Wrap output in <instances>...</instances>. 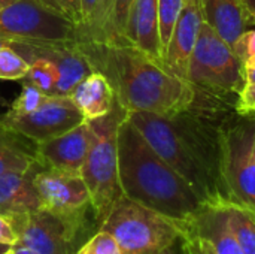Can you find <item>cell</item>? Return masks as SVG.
Wrapping results in <instances>:
<instances>
[{
    "instance_id": "f6af8a7d",
    "label": "cell",
    "mask_w": 255,
    "mask_h": 254,
    "mask_svg": "<svg viewBox=\"0 0 255 254\" xmlns=\"http://www.w3.org/2000/svg\"><path fill=\"white\" fill-rule=\"evenodd\" d=\"M10 254H15V252H13V249H12V252H10Z\"/></svg>"
},
{
    "instance_id": "277c9868",
    "label": "cell",
    "mask_w": 255,
    "mask_h": 254,
    "mask_svg": "<svg viewBox=\"0 0 255 254\" xmlns=\"http://www.w3.org/2000/svg\"><path fill=\"white\" fill-rule=\"evenodd\" d=\"M127 111L117 102L114 109L90 124V148L81 169L100 226L123 196L118 175V129Z\"/></svg>"
},
{
    "instance_id": "4dcf8cb0",
    "label": "cell",
    "mask_w": 255,
    "mask_h": 254,
    "mask_svg": "<svg viewBox=\"0 0 255 254\" xmlns=\"http://www.w3.org/2000/svg\"><path fill=\"white\" fill-rule=\"evenodd\" d=\"M112 3H114V0H100V3H99V12H97V18H96L93 39H91V42H94V43L105 42V31H106V25L109 21Z\"/></svg>"
},
{
    "instance_id": "8992f818",
    "label": "cell",
    "mask_w": 255,
    "mask_h": 254,
    "mask_svg": "<svg viewBox=\"0 0 255 254\" xmlns=\"http://www.w3.org/2000/svg\"><path fill=\"white\" fill-rule=\"evenodd\" d=\"M0 37L33 46L70 45L82 40L79 28L39 0H15L0 9Z\"/></svg>"
},
{
    "instance_id": "6da1fadb",
    "label": "cell",
    "mask_w": 255,
    "mask_h": 254,
    "mask_svg": "<svg viewBox=\"0 0 255 254\" xmlns=\"http://www.w3.org/2000/svg\"><path fill=\"white\" fill-rule=\"evenodd\" d=\"M81 48L94 70L111 81L118 103L127 111L152 112L164 117L185 114L196 99V87L169 72L130 45H106L81 40Z\"/></svg>"
},
{
    "instance_id": "e575fe53",
    "label": "cell",
    "mask_w": 255,
    "mask_h": 254,
    "mask_svg": "<svg viewBox=\"0 0 255 254\" xmlns=\"http://www.w3.org/2000/svg\"><path fill=\"white\" fill-rule=\"evenodd\" d=\"M245 84H255V55L248 57L242 61Z\"/></svg>"
},
{
    "instance_id": "44dd1931",
    "label": "cell",
    "mask_w": 255,
    "mask_h": 254,
    "mask_svg": "<svg viewBox=\"0 0 255 254\" xmlns=\"http://www.w3.org/2000/svg\"><path fill=\"white\" fill-rule=\"evenodd\" d=\"M227 223L245 254H255V213L232 201H224Z\"/></svg>"
},
{
    "instance_id": "2e32d148",
    "label": "cell",
    "mask_w": 255,
    "mask_h": 254,
    "mask_svg": "<svg viewBox=\"0 0 255 254\" xmlns=\"http://www.w3.org/2000/svg\"><path fill=\"white\" fill-rule=\"evenodd\" d=\"M45 55L52 61L57 70L54 94L70 96L75 87L94 72L90 58L81 48V42L48 48L45 49Z\"/></svg>"
},
{
    "instance_id": "5bb4252c",
    "label": "cell",
    "mask_w": 255,
    "mask_h": 254,
    "mask_svg": "<svg viewBox=\"0 0 255 254\" xmlns=\"http://www.w3.org/2000/svg\"><path fill=\"white\" fill-rule=\"evenodd\" d=\"M203 21L233 48L255 27V15L245 0H202Z\"/></svg>"
},
{
    "instance_id": "4fadbf2b",
    "label": "cell",
    "mask_w": 255,
    "mask_h": 254,
    "mask_svg": "<svg viewBox=\"0 0 255 254\" xmlns=\"http://www.w3.org/2000/svg\"><path fill=\"white\" fill-rule=\"evenodd\" d=\"M202 24H203L202 3H185L184 10L170 36L169 45L164 51L163 66L169 72L184 79H187L190 60L194 52Z\"/></svg>"
},
{
    "instance_id": "ffe728a7",
    "label": "cell",
    "mask_w": 255,
    "mask_h": 254,
    "mask_svg": "<svg viewBox=\"0 0 255 254\" xmlns=\"http://www.w3.org/2000/svg\"><path fill=\"white\" fill-rule=\"evenodd\" d=\"M36 142L0 123V175L27 172L37 163Z\"/></svg>"
},
{
    "instance_id": "8d00e7d4",
    "label": "cell",
    "mask_w": 255,
    "mask_h": 254,
    "mask_svg": "<svg viewBox=\"0 0 255 254\" xmlns=\"http://www.w3.org/2000/svg\"><path fill=\"white\" fill-rule=\"evenodd\" d=\"M157 254H182V246H181V238L178 241H175L173 244H170L169 247H166L164 250H161Z\"/></svg>"
},
{
    "instance_id": "83f0119b",
    "label": "cell",
    "mask_w": 255,
    "mask_h": 254,
    "mask_svg": "<svg viewBox=\"0 0 255 254\" xmlns=\"http://www.w3.org/2000/svg\"><path fill=\"white\" fill-rule=\"evenodd\" d=\"M181 246L182 254H217L212 244L205 237H202L190 228L182 229Z\"/></svg>"
},
{
    "instance_id": "d590c367",
    "label": "cell",
    "mask_w": 255,
    "mask_h": 254,
    "mask_svg": "<svg viewBox=\"0 0 255 254\" xmlns=\"http://www.w3.org/2000/svg\"><path fill=\"white\" fill-rule=\"evenodd\" d=\"M3 46H15V48H18V52H19L24 58L31 52V49H33V48H36V46H33V45L16 43V42H13V40L4 39V37H0V48H3Z\"/></svg>"
},
{
    "instance_id": "d6986e66",
    "label": "cell",
    "mask_w": 255,
    "mask_h": 254,
    "mask_svg": "<svg viewBox=\"0 0 255 254\" xmlns=\"http://www.w3.org/2000/svg\"><path fill=\"white\" fill-rule=\"evenodd\" d=\"M223 202L206 204L200 214L185 228L205 237L212 244L217 254H245L230 231Z\"/></svg>"
},
{
    "instance_id": "f35d334b",
    "label": "cell",
    "mask_w": 255,
    "mask_h": 254,
    "mask_svg": "<svg viewBox=\"0 0 255 254\" xmlns=\"http://www.w3.org/2000/svg\"><path fill=\"white\" fill-rule=\"evenodd\" d=\"M245 1H247V4H248L250 10H251V12L255 15V0H245Z\"/></svg>"
},
{
    "instance_id": "7a4b0ae2",
    "label": "cell",
    "mask_w": 255,
    "mask_h": 254,
    "mask_svg": "<svg viewBox=\"0 0 255 254\" xmlns=\"http://www.w3.org/2000/svg\"><path fill=\"white\" fill-rule=\"evenodd\" d=\"M118 175L123 196L182 228L206 205L199 193L146 144L127 117L118 129Z\"/></svg>"
},
{
    "instance_id": "1f68e13d",
    "label": "cell",
    "mask_w": 255,
    "mask_h": 254,
    "mask_svg": "<svg viewBox=\"0 0 255 254\" xmlns=\"http://www.w3.org/2000/svg\"><path fill=\"white\" fill-rule=\"evenodd\" d=\"M235 52L239 55V58L244 61L245 58L248 57H253L255 55V27L248 30L242 37L241 40L236 43V46L233 48Z\"/></svg>"
},
{
    "instance_id": "cb8c5ba5",
    "label": "cell",
    "mask_w": 255,
    "mask_h": 254,
    "mask_svg": "<svg viewBox=\"0 0 255 254\" xmlns=\"http://www.w3.org/2000/svg\"><path fill=\"white\" fill-rule=\"evenodd\" d=\"M184 6L185 0H158V34L163 57Z\"/></svg>"
},
{
    "instance_id": "b9f144b4",
    "label": "cell",
    "mask_w": 255,
    "mask_h": 254,
    "mask_svg": "<svg viewBox=\"0 0 255 254\" xmlns=\"http://www.w3.org/2000/svg\"><path fill=\"white\" fill-rule=\"evenodd\" d=\"M185 3H202V0H185Z\"/></svg>"
},
{
    "instance_id": "9c48e42d",
    "label": "cell",
    "mask_w": 255,
    "mask_h": 254,
    "mask_svg": "<svg viewBox=\"0 0 255 254\" xmlns=\"http://www.w3.org/2000/svg\"><path fill=\"white\" fill-rule=\"evenodd\" d=\"M187 79L194 87L238 94L245 85L242 60L233 46L205 21L190 60Z\"/></svg>"
},
{
    "instance_id": "5b68a950",
    "label": "cell",
    "mask_w": 255,
    "mask_h": 254,
    "mask_svg": "<svg viewBox=\"0 0 255 254\" xmlns=\"http://www.w3.org/2000/svg\"><path fill=\"white\" fill-rule=\"evenodd\" d=\"M182 226L176 222L121 196L100 231L111 234L123 254H157L182 235Z\"/></svg>"
},
{
    "instance_id": "ab89813d",
    "label": "cell",
    "mask_w": 255,
    "mask_h": 254,
    "mask_svg": "<svg viewBox=\"0 0 255 254\" xmlns=\"http://www.w3.org/2000/svg\"><path fill=\"white\" fill-rule=\"evenodd\" d=\"M12 1H15V0H0V9H3L4 6L10 4Z\"/></svg>"
},
{
    "instance_id": "7c38bea8",
    "label": "cell",
    "mask_w": 255,
    "mask_h": 254,
    "mask_svg": "<svg viewBox=\"0 0 255 254\" xmlns=\"http://www.w3.org/2000/svg\"><path fill=\"white\" fill-rule=\"evenodd\" d=\"M90 148V124L82 121L72 130L36 145L37 163L43 168L79 174Z\"/></svg>"
},
{
    "instance_id": "ac0fdd59",
    "label": "cell",
    "mask_w": 255,
    "mask_h": 254,
    "mask_svg": "<svg viewBox=\"0 0 255 254\" xmlns=\"http://www.w3.org/2000/svg\"><path fill=\"white\" fill-rule=\"evenodd\" d=\"M70 97L85 120H96L109 114L118 102L111 81L99 70L84 78L70 93Z\"/></svg>"
},
{
    "instance_id": "484cf974",
    "label": "cell",
    "mask_w": 255,
    "mask_h": 254,
    "mask_svg": "<svg viewBox=\"0 0 255 254\" xmlns=\"http://www.w3.org/2000/svg\"><path fill=\"white\" fill-rule=\"evenodd\" d=\"M48 96L49 94H45L37 87H34V85H31L28 82H22L21 93L18 94V97L13 100V103L7 109V114H10V115H22V114L31 112L36 108H39Z\"/></svg>"
},
{
    "instance_id": "74e56055",
    "label": "cell",
    "mask_w": 255,
    "mask_h": 254,
    "mask_svg": "<svg viewBox=\"0 0 255 254\" xmlns=\"http://www.w3.org/2000/svg\"><path fill=\"white\" fill-rule=\"evenodd\" d=\"M12 249H13L15 254H37L36 252H33L30 249H25V247H21V246H15Z\"/></svg>"
},
{
    "instance_id": "30bf717a",
    "label": "cell",
    "mask_w": 255,
    "mask_h": 254,
    "mask_svg": "<svg viewBox=\"0 0 255 254\" xmlns=\"http://www.w3.org/2000/svg\"><path fill=\"white\" fill-rule=\"evenodd\" d=\"M9 219L19 237L16 246L30 249L37 254H75L91 238L88 234L67 225L45 210L12 214Z\"/></svg>"
},
{
    "instance_id": "7402d4cb",
    "label": "cell",
    "mask_w": 255,
    "mask_h": 254,
    "mask_svg": "<svg viewBox=\"0 0 255 254\" xmlns=\"http://www.w3.org/2000/svg\"><path fill=\"white\" fill-rule=\"evenodd\" d=\"M49 48H52V46H49ZM45 49H48V48L40 49L37 52V55H34L28 61L30 63L28 72L24 76V79H21V81L37 87L45 94H54V88H55V82H57V70H55V66L52 64V61L45 55Z\"/></svg>"
},
{
    "instance_id": "ba28073f",
    "label": "cell",
    "mask_w": 255,
    "mask_h": 254,
    "mask_svg": "<svg viewBox=\"0 0 255 254\" xmlns=\"http://www.w3.org/2000/svg\"><path fill=\"white\" fill-rule=\"evenodd\" d=\"M254 123H241L218 133L220 175L229 201L255 213Z\"/></svg>"
},
{
    "instance_id": "60d3db41",
    "label": "cell",
    "mask_w": 255,
    "mask_h": 254,
    "mask_svg": "<svg viewBox=\"0 0 255 254\" xmlns=\"http://www.w3.org/2000/svg\"><path fill=\"white\" fill-rule=\"evenodd\" d=\"M12 247H9V246H4V244H0V254L6 253L7 250H10Z\"/></svg>"
},
{
    "instance_id": "ee69618b",
    "label": "cell",
    "mask_w": 255,
    "mask_h": 254,
    "mask_svg": "<svg viewBox=\"0 0 255 254\" xmlns=\"http://www.w3.org/2000/svg\"><path fill=\"white\" fill-rule=\"evenodd\" d=\"M254 151H255V129H254Z\"/></svg>"
},
{
    "instance_id": "9a60e30c",
    "label": "cell",
    "mask_w": 255,
    "mask_h": 254,
    "mask_svg": "<svg viewBox=\"0 0 255 254\" xmlns=\"http://www.w3.org/2000/svg\"><path fill=\"white\" fill-rule=\"evenodd\" d=\"M126 42L163 64L158 34V0H134L127 22Z\"/></svg>"
},
{
    "instance_id": "d4e9b609",
    "label": "cell",
    "mask_w": 255,
    "mask_h": 254,
    "mask_svg": "<svg viewBox=\"0 0 255 254\" xmlns=\"http://www.w3.org/2000/svg\"><path fill=\"white\" fill-rule=\"evenodd\" d=\"M30 63L18 52L15 46L0 48V79L21 81L27 75Z\"/></svg>"
},
{
    "instance_id": "603a6c76",
    "label": "cell",
    "mask_w": 255,
    "mask_h": 254,
    "mask_svg": "<svg viewBox=\"0 0 255 254\" xmlns=\"http://www.w3.org/2000/svg\"><path fill=\"white\" fill-rule=\"evenodd\" d=\"M134 0H114L109 21L105 31V42L106 45H127L126 42V30L130 16V10Z\"/></svg>"
},
{
    "instance_id": "8fae6325",
    "label": "cell",
    "mask_w": 255,
    "mask_h": 254,
    "mask_svg": "<svg viewBox=\"0 0 255 254\" xmlns=\"http://www.w3.org/2000/svg\"><path fill=\"white\" fill-rule=\"evenodd\" d=\"M85 121L70 96L49 94L43 103L22 115H0V123L36 144L60 136Z\"/></svg>"
},
{
    "instance_id": "e0dca14e",
    "label": "cell",
    "mask_w": 255,
    "mask_h": 254,
    "mask_svg": "<svg viewBox=\"0 0 255 254\" xmlns=\"http://www.w3.org/2000/svg\"><path fill=\"white\" fill-rule=\"evenodd\" d=\"M36 163L27 172H9L0 175V214H24L40 210L39 195L34 187Z\"/></svg>"
},
{
    "instance_id": "4316f807",
    "label": "cell",
    "mask_w": 255,
    "mask_h": 254,
    "mask_svg": "<svg viewBox=\"0 0 255 254\" xmlns=\"http://www.w3.org/2000/svg\"><path fill=\"white\" fill-rule=\"evenodd\" d=\"M75 254H123V252L111 234L105 231H97L76 250Z\"/></svg>"
},
{
    "instance_id": "52a82bcc",
    "label": "cell",
    "mask_w": 255,
    "mask_h": 254,
    "mask_svg": "<svg viewBox=\"0 0 255 254\" xmlns=\"http://www.w3.org/2000/svg\"><path fill=\"white\" fill-rule=\"evenodd\" d=\"M33 181L39 195L40 210L57 216L90 237L100 231V222L97 220L88 187L79 174H69L40 165Z\"/></svg>"
},
{
    "instance_id": "f1b7e54d",
    "label": "cell",
    "mask_w": 255,
    "mask_h": 254,
    "mask_svg": "<svg viewBox=\"0 0 255 254\" xmlns=\"http://www.w3.org/2000/svg\"><path fill=\"white\" fill-rule=\"evenodd\" d=\"M45 6H48L51 10L60 13L61 16L72 21L81 31L82 27V9H81V0H39Z\"/></svg>"
},
{
    "instance_id": "d6a6232c",
    "label": "cell",
    "mask_w": 255,
    "mask_h": 254,
    "mask_svg": "<svg viewBox=\"0 0 255 254\" xmlns=\"http://www.w3.org/2000/svg\"><path fill=\"white\" fill-rule=\"evenodd\" d=\"M18 240H19V237H18L15 228L12 226L9 216L0 214V244L15 247L18 244Z\"/></svg>"
},
{
    "instance_id": "f546056e",
    "label": "cell",
    "mask_w": 255,
    "mask_h": 254,
    "mask_svg": "<svg viewBox=\"0 0 255 254\" xmlns=\"http://www.w3.org/2000/svg\"><path fill=\"white\" fill-rule=\"evenodd\" d=\"M99 3L100 0H81V9H82V27H81V37L85 42H91L96 18L99 12Z\"/></svg>"
},
{
    "instance_id": "7bdbcfd3",
    "label": "cell",
    "mask_w": 255,
    "mask_h": 254,
    "mask_svg": "<svg viewBox=\"0 0 255 254\" xmlns=\"http://www.w3.org/2000/svg\"><path fill=\"white\" fill-rule=\"evenodd\" d=\"M10 252H12V249H10V250H7L6 253H3V254H10Z\"/></svg>"
},
{
    "instance_id": "836d02e7",
    "label": "cell",
    "mask_w": 255,
    "mask_h": 254,
    "mask_svg": "<svg viewBox=\"0 0 255 254\" xmlns=\"http://www.w3.org/2000/svg\"><path fill=\"white\" fill-rule=\"evenodd\" d=\"M239 109L255 115V84H245L239 91Z\"/></svg>"
},
{
    "instance_id": "3957f363",
    "label": "cell",
    "mask_w": 255,
    "mask_h": 254,
    "mask_svg": "<svg viewBox=\"0 0 255 254\" xmlns=\"http://www.w3.org/2000/svg\"><path fill=\"white\" fill-rule=\"evenodd\" d=\"M127 118L137 129L146 144L172 166L206 204L229 201L224 190L218 151H208L190 129L178 121V117H164L152 112L133 111Z\"/></svg>"
}]
</instances>
